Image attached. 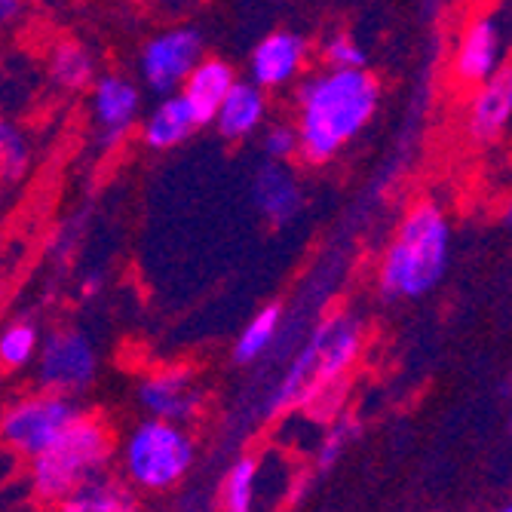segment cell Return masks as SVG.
<instances>
[{
	"instance_id": "6da1fadb",
	"label": "cell",
	"mask_w": 512,
	"mask_h": 512,
	"mask_svg": "<svg viewBox=\"0 0 512 512\" xmlns=\"http://www.w3.org/2000/svg\"><path fill=\"white\" fill-rule=\"evenodd\" d=\"M381 86L365 68H329L310 77L298 92L301 160L329 163L375 117Z\"/></svg>"
},
{
	"instance_id": "7a4b0ae2",
	"label": "cell",
	"mask_w": 512,
	"mask_h": 512,
	"mask_svg": "<svg viewBox=\"0 0 512 512\" xmlns=\"http://www.w3.org/2000/svg\"><path fill=\"white\" fill-rule=\"evenodd\" d=\"M451 252V227L445 212L424 200L402 218L396 240L387 246L378 267V289L384 298H424L445 276Z\"/></svg>"
},
{
	"instance_id": "3957f363",
	"label": "cell",
	"mask_w": 512,
	"mask_h": 512,
	"mask_svg": "<svg viewBox=\"0 0 512 512\" xmlns=\"http://www.w3.org/2000/svg\"><path fill=\"white\" fill-rule=\"evenodd\" d=\"M362 350V322L353 313L325 316L310 341L295 353L289 371L276 384L267 402V417L307 408L325 387L347 381V371Z\"/></svg>"
},
{
	"instance_id": "277c9868",
	"label": "cell",
	"mask_w": 512,
	"mask_h": 512,
	"mask_svg": "<svg viewBox=\"0 0 512 512\" xmlns=\"http://www.w3.org/2000/svg\"><path fill=\"white\" fill-rule=\"evenodd\" d=\"M114 460V436L99 414L80 411L74 424L37 457L28 460V491L37 503L62 506L68 494L108 470Z\"/></svg>"
},
{
	"instance_id": "5b68a950",
	"label": "cell",
	"mask_w": 512,
	"mask_h": 512,
	"mask_svg": "<svg viewBox=\"0 0 512 512\" xmlns=\"http://www.w3.org/2000/svg\"><path fill=\"white\" fill-rule=\"evenodd\" d=\"M197 457V445L184 424L148 417L135 424L120 445V473L138 491H172L191 473Z\"/></svg>"
},
{
	"instance_id": "8992f818",
	"label": "cell",
	"mask_w": 512,
	"mask_h": 512,
	"mask_svg": "<svg viewBox=\"0 0 512 512\" xmlns=\"http://www.w3.org/2000/svg\"><path fill=\"white\" fill-rule=\"evenodd\" d=\"M77 414H80V408H77L74 396L40 390V393L25 396L7 408L0 433H4V442L10 451L31 460L43 448H50L74 424Z\"/></svg>"
},
{
	"instance_id": "52a82bcc",
	"label": "cell",
	"mask_w": 512,
	"mask_h": 512,
	"mask_svg": "<svg viewBox=\"0 0 512 512\" xmlns=\"http://www.w3.org/2000/svg\"><path fill=\"white\" fill-rule=\"evenodd\" d=\"M99 375V353L92 341L77 329H56L43 338L37 353V384L40 390L83 396Z\"/></svg>"
},
{
	"instance_id": "ba28073f",
	"label": "cell",
	"mask_w": 512,
	"mask_h": 512,
	"mask_svg": "<svg viewBox=\"0 0 512 512\" xmlns=\"http://www.w3.org/2000/svg\"><path fill=\"white\" fill-rule=\"evenodd\" d=\"M203 62V37L197 28H172L145 43L138 56V71L151 92L172 96Z\"/></svg>"
},
{
	"instance_id": "9c48e42d",
	"label": "cell",
	"mask_w": 512,
	"mask_h": 512,
	"mask_svg": "<svg viewBox=\"0 0 512 512\" xmlns=\"http://www.w3.org/2000/svg\"><path fill=\"white\" fill-rule=\"evenodd\" d=\"M135 399L148 417H163V421L175 424H191L203 408V390L197 387L194 368L184 365L160 368L142 378Z\"/></svg>"
},
{
	"instance_id": "30bf717a",
	"label": "cell",
	"mask_w": 512,
	"mask_h": 512,
	"mask_svg": "<svg viewBox=\"0 0 512 512\" xmlns=\"http://www.w3.org/2000/svg\"><path fill=\"white\" fill-rule=\"evenodd\" d=\"M142 96L138 86L120 74H105L92 83V120H96V138L102 148H117L123 135L135 126Z\"/></svg>"
},
{
	"instance_id": "8fae6325",
	"label": "cell",
	"mask_w": 512,
	"mask_h": 512,
	"mask_svg": "<svg viewBox=\"0 0 512 512\" xmlns=\"http://www.w3.org/2000/svg\"><path fill=\"white\" fill-rule=\"evenodd\" d=\"M503 65V25L497 16H479L467 25L457 53H454V74L460 83L479 86Z\"/></svg>"
},
{
	"instance_id": "7c38bea8",
	"label": "cell",
	"mask_w": 512,
	"mask_h": 512,
	"mask_svg": "<svg viewBox=\"0 0 512 512\" xmlns=\"http://www.w3.org/2000/svg\"><path fill=\"white\" fill-rule=\"evenodd\" d=\"M512 120V62H503L485 83L476 86L467 108V132L476 142H494V138Z\"/></svg>"
},
{
	"instance_id": "4fadbf2b",
	"label": "cell",
	"mask_w": 512,
	"mask_h": 512,
	"mask_svg": "<svg viewBox=\"0 0 512 512\" xmlns=\"http://www.w3.org/2000/svg\"><path fill=\"white\" fill-rule=\"evenodd\" d=\"M307 59V43L292 31H273L267 34L249 59V77L270 89V86H286L298 77Z\"/></svg>"
},
{
	"instance_id": "5bb4252c",
	"label": "cell",
	"mask_w": 512,
	"mask_h": 512,
	"mask_svg": "<svg viewBox=\"0 0 512 512\" xmlns=\"http://www.w3.org/2000/svg\"><path fill=\"white\" fill-rule=\"evenodd\" d=\"M252 200L267 221L286 224L301 209V188H298L295 172L283 160L264 163L252 181Z\"/></svg>"
},
{
	"instance_id": "9a60e30c",
	"label": "cell",
	"mask_w": 512,
	"mask_h": 512,
	"mask_svg": "<svg viewBox=\"0 0 512 512\" xmlns=\"http://www.w3.org/2000/svg\"><path fill=\"white\" fill-rule=\"evenodd\" d=\"M234 83H237L234 68H230L227 62H221V59H206L203 56V62L191 71V77L184 80V86L178 89L184 96V102L191 105V111L197 117V126L215 123L218 108L227 99V92L234 89Z\"/></svg>"
},
{
	"instance_id": "2e32d148",
	"label": "cell",
	"mask_w": 512,
	"mask_h": 512,
	"mask_svg": "<svg viewBox=\"0 0 512 512\" xmlns=\"http://www.w3.org/2000/svg\"><path fill=\"white\" fill-rule=\"evenodd\" d=\"M138 488L120 473L102 470L83 485H77L59 506L65 512H132L138 506Z\"/></svg>"
},
{
	"instance_id": "e0dca14e",
	"label": "cell",
	"mask_w": 512,
	"mask_h": 512,
	"mask_svg": "<svg viewBox=\"0 0 512 512\" xmlns=\"http://www.w3.org/2000/svg\"><path fill=\"white\" fill-rule=\"evenodd\" d=\"M267 117V102H264V86H258L252 77L237 80L234 89L227 92V99L218 108L215 126L224 138H246L252 135Z\"/></svg>"
},
{
	"instance_id": "ac0fdd59",
	"label": "cell",
	"mask_w": 512,
	"mask_h": 512,
	"mask_svg": "<svg viewBox=\"0 0 512 512\" xmlns=\"http://www.w3.org/2000/svg\"><path fill=\"white\" fill-rule=\"evenodd\" d=\"M194 129H200V126H197L191 105L184 102L181 92H172V96H163V102L142 123V138L154 151H169V148L181 145Z\"/></svg>"
},
{
	"instance_id": "d6986e66",
	"label": "cell",
	"mask_w": 512,
	"mask_h": 512,
	"mask_svg": "<svg viewBox=\"0 0 512 512\" xmlns=\"http://www.w3.org/2000/svg\"><path fill=\"white\" fill-rule=\"evenodd\" d=\"M50 80L59 86V89H68V92H80L86 86H92V77H96V62H92L89 50L74 40H62L56 50L50 53Z\"/></svg>"
},
{
	"instance_id": "ffe728a7",
	"label": "cell",
	"mask_w": 512,
	"mask_h": 512,
	"mask_svg": "<svg viewBox=\"0 0 512 512\" xmlns=\"http://www.w3.org/2000/svg\"><path fill=\"white\" fill-rule=\"evenodd\" d=\"M279 325H283V310H279L276 304L258 310L255 319L246 325L243 335H240L237 344H234V362L249 365V362L261 359V356L273 347V341H276V335H279Z\"/></svg>"
},
{
	"instance_id": "44dd1931",
	"label": "cell",
	"mask_w": 512,
	"mask_h": 512,
	"mask_svg": "<svg viewBox=\"0 0 512 512\" xmlns=\"http://www.w3.org/2000/svg\"><path fill=\"white\" fill-rule=\"evenodd\" d=\"M255 482H258V460L255 457H240L234 467L224 476L221 488V503L230 512H249L255 503Z\"/></svg>"
},
{
	"instance_id": "7402d4cb",
	"label": "cell",
	"mask_w": 512,
	"mask_h": 512,
	"mask_svg": "<svg viewBox=\"0 0 512 512\" xmlns=\"http://www.w3.org/2000/svg\"><path fill=\"white\" fill-rule=\"evenodd\" d=\"M37 353H40V332L25 319L7 325L4 335H0V362L10 371L25 368Z\"/></svg>"
},
{
	"instance_id": "603a6c76",
	"label": "cell",
	"mask_w": 512,
	"mask_h": 512,
	"mask_svg": "<svg viewBox=\"0 0 512 512\" xmlns=\"http://www.w3.org/2000/svg\"><path fill=\"white\" fill-rule=\"evenodd\" d=\"M359 436V424L353 421V417H335L329 433H325V439L319 442L316 448V470L319 473H329L335 463L344 457L347 445Z\"/></svg>"
},
{
	"instance_id": "cb8c5ba5",
	"label": "cell",
	"mask_w": 512,
	"mask_h": 512,
	"mask_svg": "<svg viewBox=\"0 0 512 512\" xmlns=\"http://www.w3.org/2000/svg\"><path fill=\"white\" fill-rule=\"evenodd\" d=\"M0 157H4V178L7 181H16L25 175L28 169V160H31V148H28V138L19 126L13 123H4L0 126Z\"/></svg>"
},
{
	"instance_id": "d4e9b609",
	"label": "cell",
	"mask_w": 512,
	"mask_h": 512,
	"mask_svg": "<svg viewBox=\"0 0 512 512\" xmlns=\"http://www.w3.org/2000/svg\"><path fill=\"white\" fill-rule=\"evenodd\" d=\"M322 59L329 68H365L362 46L350 34H332L322 43Z\"/></svg>"
},
{
	"instance_id": "484cf974",
	"label": "cell",
	"mask_w": 512,
	"mask_h": 512,
	"mask_svg": "<svg viewBox=\"0 0 512 512\" xmlns=\"http://www.w3.org/2000/svg\"><path fill=\"white\" fill-rule=\"evenodd\" d=\"M264 154L270 160H292L295 154H301V135L298 126H270L264 132Z\"/></svg>"
},
{
	"instance_id": "4316f807",
	"label": "cell",
	"mask_w": 512,
	"mask_h": 512,
	"mask_svg": "<svg viewBox=\"0 0 512 512\" xmlns=\"http://www.w3.org/2000/svg\"><path fill=\"white\" fill-rule=\"evenodd\" d=\"M19 10H22V0H0V19L4 22H13Z\"/></svg>"
},
{
	"instance_id": "83f0119b",
	"label": "cell",
	"mask_w": 512,
	"mask_h": 512,
	"mask_svg": "<svg viewBox=\"0 0 512 512\" xmlns=\"http://www.w3.org/2000/svg\"><path fill=\"white\" fill-rule=\"evenodd\" d=\"M83 298H92V295H99L102 292V273H92V276H86V283H83Z\"/></svg>"
},
{
	"instance_id": "f1b7e54d",
	"label": "cell",
	"mask_w": 512,
	"mask_h": 512,
	"mask_svg": "<svg viewBox=\"0 0 512 512\" xmlns=\"http://www.w3.org/2000/svg\"><path fill=\"white\" fill-rule=\"evenodd\" d=\"M506 224H509V227H512V203H509V206H506Z\"/></svg>"
},
{
	"instance_id": "f546056e",
	"label": "cell",
	"mask_w": 512,
	"mask_h": 512,
	"mask_svg": "<svg viewBox=\"0 0 512 512\" xmlns=\"http://www.w3.org/2000/svg\"><path fill=\"white\" fill-rule=\"evenodd\" d=\"M509 433H512V411H509Z\"/></svg>"
},
{
	"instance_id": "4dcf8cb0",
	"label": "cell",
	"mask_w": 512,
	"mask_h": 512,
	"mask_svg": "<svg viewBox=\"0 0 512 512\" xmlns=\"http://www.w3.org/2000/svg\"><path fill=\"white\" fill-rule=\"evenodd\" d=\"M506 509H509V512H512V500H509V503H506Z\"/></svg>"
}]
</instances>
